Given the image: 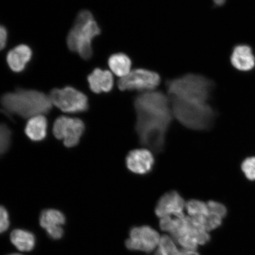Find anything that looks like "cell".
Instances as JSON below:
<instances>
[{
    "instance_id": "obj_1",
    "label": "cell",
    "mask_w": 255,
    "mask_h": 255,
    "mask_svg": "<svg viewBox=\"0 0 255 255\" xmlns=\"http://www.w3.org/2000/svg\"><path fill=\"white\" fill-rule=\"evenodd\" d=\"M0 104L9 116L13 114L29 119L49 114L53 106L49 95L34 89L23 88L2 95Z\"/></svg>"
},
{
    "instance_id": "obj_2",
    "label": "cell",
    "mask_w": 255,
    "mask_h": 255,
    "mask_svg": "<svg viewBox=\"0 0 255 255\" xmlns=\"http://www.w3.org/2000/svg\"><path fill=\"white\" fill-rule=\"evenodd\" d=\"M101 32L93 14L88 9H83L76 16L67 36V46L71 52L77 54L82 59L90 60L94 55L92 43Z\"/></svg>"
},
{
    "instance_id": "obj_3",
    "label": "cell",
    "mask_w": 255,
    "mask_h": 255,
    "mask_svg": "<svg viewBox=\"0 0 255 255\" xmlns=\"http://www.w3.org/2000/svg\"><path fill=\"white\" fill-rule=\"evenodd\" d=\"M169 98L185 103L208 104L214 84L203 75L188 73L166 83Z\"/></svg>"
},
{
    "instance_id": "obj_4",
    "label": "cell",
    "mask_w": 255,
    "mask_h": 255,
    "mask_svg": "<svg viewBox=\"0 0 255 255\" xmlns=\"http://www.w3.org/2000/svg\"><path fill=\"white\" fill-rule=\"evenodd\" d=\"M170 100L173 116L187 128L205 130L212 127L216 113L209 103L193 104Z\"/></svg>"
},
{
    "instance_id": "obj_5",
    "label": "cell",
    "mask_w": 255,
    "mask_h": 255,
    "mask_svg": "<svg viewBox=\"0 0 255 255\" xmlns=\"http://www.w3.org/2000/svg\"><path fill=\"white\" fill-rule=\"evenodd\" d=\"M170 98L160 91L145 92L133 101L136 116H153L173 119Z\"/></svg>"
},
{
    "instance_id": "obj_6",
    "label": "cell",
    "mask_w": 255,
    "mask_h": 255,
    "mask_svg": "<svg viewBox=\"0 0 255 255\" xmlns=\"http://www.w3.org/2000/svg\"><path fill=\"white\" fill-rule=\"evenodd\" d=\"M170 124L163 121L136 119L135 130L140 143L155 153L163 151Z\"/></svg>"
},
{
    "instance_id": "obj_7",
    "label": "cell",
    "mask_w": 255,
    "mask_h": 255,
    "mask_svg": "<svg viewBox=\"0 0 255 255\" xmlns=\"http://www.w3.org/2000/svg\"><path fill=\"white\" fill-rule=\"evenodd\" d=\"M53 105L65 113H85L89 110V100L87 95L74 87L55 88L49 95Z\"/></svg>"
},
{
    "instance_id": "obj_8",
    "label": "cell",
    "mask_w": 255,
    "mask_h": 255,
    "mask_svg": "<svg viewBox=\"0 0 255 255\" xmlns=\"http://www.w3.org/2000/svg\"><path fill=\"white\" fill-rule=\"evenodd\" d=\"M161 82L157 72L145 69H135L118 81V88L121 91H152Z\"/></svg>"
},
{
    "instance_id": "obj_9",
    "label": "cell",
    "mask_w": 255,
    "mask_h": 255,
    "mask_svg": "<svg viewBox=\"0 0 255 255\" xmlns=\"http://www.w3.org/2000/svg\"><path fill=\"white\" fill-rule=\"evenodd\" d=\"M85 130V124L81 120L66 116L57 118L53 128L54 135L57 139L63 140L64 145L68 148L78 144Z\"/></svg>"
},
{
    "instance_id": "obj_10",
    "label": "cell",
    "mask_w": 255,
    "mask_h": 255,
    "mask_svg": "<svg viewBox=\"0 0 255 255\" xmlns=\"http://www.w3.org/2000/svg\"><path fill=\"white\" fill-rule=\"evenodd\" d=\"M160 238L158 233L149 226L133 228L126 242V247L129 250L150 253L158 246Z\"/></svg>"
},
{
    "instance_id": "obj_11",
    "label": "cell",
    "mask_w": 255,
    "mask_h": 255,
    "mask_svg": "<svg viewBox=\"0 0 255 255\" xmlns=\"http://www.w3.org/2000/svg\"><path fill=\"white\" fill-rule=\"evenodd\" d=\"M186 203L179 193L171 191L162 196L158 200L155 207V214L159 218L174 216L181 218L185 216L184 209Z\"/></svg>"
},
{
    "instance_id": "obj_12",
    "label": "cell",
    "mask_w": 255,
    "mask_h": 255,
    "mask_svg": "<svg viewBox=\"0 0 255 255\" xmlns=\"http://www.w3.org/2000/svg\"><path fill=\"white\" fill-rule=\"evenodd\" d=\"M126 165L132 173L138 175H146L152 170L155 159L151 151L147 149H133L128 154Z\"/></svg>"
},
{
    "instance_id": "obj_13",
    "label": "cell",
    "mask_w": 255,
    "mask_h": 255,
    "mask_svg": "<svg viewBox=\"0 0 255 255\" xmlns=\"http://www.w3.org/2000/svg\"><path fill=\"white\" fill-rule=\"evenodd\" d=\"M33 57V50L25 44H19L12 48L6 56V61L9 68L14 73L25 71Z\"/></svg>"
},
{
    "instance_id": "obj_14",
    "label": "cell",
    "mask_w": 255,
    "mask_h": 255,
    "mask_svg": "<svg viewBox=\"0 0 255 255\" xmlns=\"http://www.w3.org/2000/svg\"><path fill=\"white\" fill-rule=\"evenodd\" d=\"M87 81L89 88L94 94L109 93L114 88V76L108 70L94 69L88 76Z\"/></svg>"
},
{
    "instance_id": "obj_15",
    "label": "cell",
    "mask_w": 255,
    "mask_h": 255,
    "mask_svg": "<svg viewBox=\"0 0 255 255\" xmlns=\"http://www.w3.org/2000/svg\"><path fill=\"white\" fill-rule=\"evenodd\" d=\"M232 65L242 72H248L255 66V56L252 48L247 44H239L232 51L231 56Z\"/></svg>"
},
{
    "instance_id": "obj_16",
    "label": "cell",
    "mask_w": 255,
    "mask_h": 255,
    "mask_svg": "<svg viewBox=\"0 0 255 255\" xmlns=\"http://www.w3.org/2000/svg\"><path fill=\"white\" fill-rule=\"evenodd\" d=\"M47 130V121L44 116L32 117L25 127V133L31 141L39 142L46 138Z\"/></svg>"
},
{
    "instance_id": "obj_17",
    "label": "cell",
    "mask_w": 255,
    "mask_h": 255,
    "mask_svg": "<svg viewBox=\"0 0 255 255\" xmlns=\"http://www.w3.org/2000/svg\"><path fill=\"white\" fill-rule=\"evenodd\" d=\"M108 65L115 75L122 78L131 71L132 62L126 54L117 53L109 57Z\"/></svg>"
},
{
    "instance_id": "obj_18",
    "label": "cell",
    "mask_w": 255,
    "mask_h": 255,
    "mask_svg": "<svg viewBox=\"0 0 255 255\" xmlns=\"http://www.w3.org/2000/svg\"><path fill=\"white\" fill-rule=\"evenodd\" d=\"M41 228L48 229L60 227L66 222V218L63 213L58 210L49 209L41 212L39 219Z\"/></svg>"
},
{
    "instance_id": "obj_19",
    "label": "cell",
    "mask_w": 255,
    "mask_h": 255,
    "mask_svg": "<svg viewBox=\"0 0 255 255\" xmlns=\"http://www.w3.org/2000/svg\"><path fill=\"white\" fill-rule=\"evenodd\" d=\"M10 239L12 244L18 249L19 251L28 252L35 246L34 236L31 233L21 229H15L11 232Z\"/></svg>"
},
{
    "instance_id": "obj_20",
    "label": "cell",
    "mask_w": 255,
    "mask_h": 255,
    "mask_svg": "<svg viewBox=\"0 0 255 255\" xmlns=\"http://www.w3.org/2000/svg\"><path fill=\"white\" fill-rule=\"evenodd\" d=\"M188 214L193 218H204L208 215L209 210L207 203L199 200H190L186 204Z\"/></svg>"
},
{
    "instance_id": "obj_21",
    "label": "cell",
    "mask_w": 255,
    "mask_h": 255,
    "mask_svg": "<svg viewBox=\"0 0 255 255\" xmlns=\"http://www.w3.org/2000/svg\"><path fill=\"white\" fill-rule=\"evenodd\" d=\"M179 251L174 242L168 236L164 235L159 240L156 255H178Z\"/></svg>"
},
{
    "instance_id": "obj_22",
    "label": "cell",
    "mask_w": 255,
    "mask_h": 255,
    "mask_svg": "<svg viewBox=\"0 0 255 255\" xmlns=\"http://www.w3.org/2000/svg\"><path fill=\"white\" fill-rule=\"evenodd\" d=\"M12 133L4 124H0V156L4 155L10 147Z\"/></svg>"
},
{
    "instance_id": "obj_23",
    "label": "cell",
    "mask_w": 255,
    "mask_h": 255,
    "mask_svg": "<svg viewBox=\"0 0 255 255\" xmlns=\"http://www.w3.org/2000/svg\"><path fill=\"white\" fill-rule=\"evenodd\" d=\"M241 168L248 180L255 181V157L245 159L242 163Z\"/></svg>"
},
{
    "instance_id": "obj_24",
    "label": "cell",
    "mask_w": 255,
    "mask_h": 255,
    "mask_svg": "<svg viewBox=\"0 0 255 255\" xmlns=\"http://www.w3.org/2000/svg\"><path fill=\"white\" fill-rule=\"evenodd\" d=\"M176 241L184 248V250L196 251L198 247V244L196 241L189 235L179 238Z\"/></svg>"
},
{
    "instance_id": "obj_25",
    "label": "cell",
    "mask_w": 255,
    "mask_h": 255,
    "mask_svg": "<svg viewBox=\"0 0 255 255\" xmlns=\"http://www.w3.org/2000/svg\"><path fill=\"white\" fill-rule=\"evenodd\" d=\"M9 226V215L4 207L0 206V234L7 230Z\"/></svg>"
},
{
    "instance_id": "obj_26",
    "label": "cell",
    "mask_w": 255,
    "mask_h": 255,
    "mask_svg": "<svg viewBox=\"0 0 255 255\" xmlns=\"http://www.w3.org/2000/svg\"><path fill=\"white\" fill-rule=\"evenodd\" d=\"M8 39V32L4 25L0 24V51L7 46Z\"/></svg>"
},
{
    "instance_id": "obj_27",
    "label": "cell",
    "mask_w": 255,
    "mask_h": 255,
    "mask_svg": "<svg viewBox=\"0 0 255 255\" xmlns=\"http://www.w3.org/2000/svg\"><path fill=\"white\" fill-rule=\"evenodd\" d=\"M46 232L48 235L53 239H59L62 237L63 234V230L62 226L48 229Z\"/></svg>"
},
{
    "instance_id": "obj_28",
    "label": "cell",
    "mask_w": 255,
    "mask_h": 255,
    "mask_svg": "<svg viewBox=\"0 0 255 255\" xmlns=\"http://www.w3.org/2000/svg\"><path fill=\"white\" fill-rule=\"evenodd\" d=\"M178 255H200L195 251L183 250L179 251Z\"/></svg>"
},
{
    "instance_id": "obj_29",
    "label": "cell",
    "mask_w": 255,
    "mask_h": 255,
    "mask_svg": "<svg viewBox=\"0 0 255 255\" xmlns=\"http://www.w3.org/2000/svg\"><path fill=\"white\" fill-rule=\"evenodd\" d=\"M213 1L215 5L218 6V7H221L225 4L226 0H213Z\"/></svg>"
},
{
    "instance_id": "obj_30",
    "label": "cell",
    "mask_w": 255,
    "mask_h": 255,
    "mask_svg": "<svg viewBox=\"0 0 255 255\" xmlns=\"http://www.w3.org/2000/svg\"><path fill=\"white\" fill-rule=\"evenodd\" d=\"M0 113H2L4 114L5 116H7V117L9 118V119L11 120V116H9V115L7 113H6V112L5 111L3 110L2 109L0 110Z\"/></svg>"
},
{
    "instance_id": "obj_31",
    "label": "cell",
    "mask_w": 255,
    "mask_h": 255,
    "mask_svg": "<svg viewBox=\"0 0 255 255\" xmlns=\"http://www.w3.org/2000/svg\"><path fill=\"white\" fill-rule=\"evenodd\" d=\"M20 255V254H12V255Z\"/></svg>"
}]
</instances>
